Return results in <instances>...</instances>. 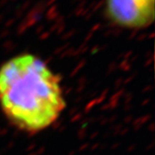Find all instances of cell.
Here are the masks:
<instances>
[{"label": "cell", "mask_w": 155, "mask_h": 155, "mask_svg": "<svg viewBox=\"0 0 155 155\" xmlns=\"http://www.w3.org/2000/svg\"><path fill=\"white\" fill-rule=\"evenodd\" d=\"M104 15L118 28L144 29L154 22L155 0H104Z\"/></svg>", "instance_id": "2"}, {"label": "cell", "mask_w": 155, "mask_h": 155, "mask_svg": "<svg viewBox=\"0 0 155 155\" xmlns=\"http://www.w3.org/2000/svg\"><path fill=\"white\" fill-rule=\"evenodd\" d=\"M0 106L19 129L29 134L43 131L65 110L61 79L38 56H13L0 67Z\"/></svg>", "instance_id": "1"}]
</instances>
